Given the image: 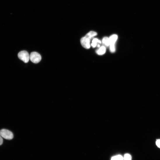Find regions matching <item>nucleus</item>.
Returning a JSON list of instances; mask_svg holds the SVG:
<instances>
[{"label":"nucleus","instance_id":"nucleus-1","mask_svg":"<svg viewBox=\"0 0 160 160\" xmlns=\"http://www.w3.org/2000/svg\"><path fill=\"white\" fill-rule=\"evenodd\" d=\"M18 57L19 59L25 63H27L30 59V55L27 51H25L19 52L18 54Z\"/></svg>","mask_w":160,"mask_h":160},{"label":"nucleus","instance_id":"nucleus-2","mask_svg":"<svg viewBox=\"0 0 160 160\" xmlns=\"http://www.w3.org/2000/svg\"><path fill=\"white\" fill-rule=\"evenodd\" d=\"M118 39V36L115 34L111 35L109 38L110 42V50L111 53H113L115 51V44Z\"/></svg>","mask_w":160,"mask_h":160},{"label":"nucleus","instance_id":"nucleus-3","mask_svg":"<svg viewBox=\"0 0 160 160\" xmlns=\"http://www.w3.org/2000/svg\"><path fill=\"white\" fill-rule=\"evenodd\" d=\"M41 55L36 52H32L30 55V60L34 64L39 63L41 61Z\"/></svg>","mask_w":160,"mask_h":160},{"label":"nucleus","instance_id":"nucleus-4","mask_svg":"<svg viewBox=\"0 0 160 160\" xmlns=\"http://www.w3.org/2000/svg\"><path fill=\"white\" fill-rule=\"evenodd\" d=\"M0 135L2 137L9 140H11L13 138V133L11 131L6 129H2L0 131Z\"/></svg>","mask_w":160,"mask_h":160},{"label":"nucleus","instance_id":"nucleus-5","mask_svg":"<svg viewBox=\"0 0 160 160\" xmlns=\"http://www.w3.org/2000/svg\"><path fill=\"white\" fill-rule=\"evenodd\" d=\"M91 39L85 36L82 38L81 40V43L82 46L86 49L90 48V42Z\"/></svg>","mask_w":160,"mask_h":160},{"label":"nucleus","instance_id":"nucleus-6","mask_svg":"<svg viewBox=\"0 0 160 160\" xmlns=\"http://www.w3.org/2000/svg\"><path fill=\"white\" fill-rule=\"evenodd\" d=\"M106 52V48L104 46H102L96 51V53L98 55H101L105 54Z\"/></svg>","mask_w":160,"mask_h":160},{"label":"nucleus","instance_id":"nucleus-7","mask_svg":"<svg viewBox=\"0 0 160 160\" xmlns=\"http://www.w3.org/2000/svg\"><path fill=\"white\" fill-rule=\"evenodd\" d=\"M102 43L107 47L109 46L110 45L109 38L107 37H104L102 40Z\"/></svg>","mask_w":160,"mask_h":160},{"label":"nucleus","instance_id":"nucleus-8","mask_svg":"<svg viewBox=\"0 0 160 160\" xmlns=\"http://www.w3.org/2000/svg\"><path fill=\"white\" fill-rule=\"evenodd\" d=\"M97 35V33L96 32L91 31L87 33L85 36L91 39L92 38Z\"/></svg>","mask_w":160,"mask_h":160},{"label":"nucleus","instance_id":"nucleus-9","mask_svg":"<svg viewBox=\"0 0 160 160\" xmlns=\"http://www.w3.org/2000/svg\"><path fill=\"white\" fill-rule=\"evenodd\" d=\"M97 43L101 44V42L98 39L94 38L93 40L91 46L93 48H95L96 46Z\"/></svg>","mask_w":160,"mask_h":160},{"label":"nucleus","instance_id":"nucleus-10","mask_svg":"<svg viewBox=\"0 0 160 160\" xmlns=\"http://www.w3.org/2000/svg\"><path fill=\"white\" fill-rule=\"evenodd\" d=\"M132 156L131 155L128 154H126L124 156V160H131Z\"/></svg>","mask_w":160,"mask_h":160},{"label":"nucleus","instance_id":"nucleus-11","mask_svg":"<svg viewBox=\"0 0 160 160\" xmlns=\"http://www.w3.org/2000/svg\"><path fill=\"white\" fill-rule=\"evenodd\" d=\"M117 160H124V158L121 155H118L116 156Z\"/></svg>","mask_w":160,"mask_h":160},{"label":"nucleus","instance_id":"nucleus-12","mask_svg":"<svg viewBox=\"0 0 160 160\" xmlns=\"http://www.w3.org/2000/svg\"><path fill=\"white\" fill-rule=\"evenodd\" d=\"M156 144L157 146L160 148V139H158L156 142Z\"/></svg>","mask_w":160,"mask_h":160},{"label":"nucleus","instance_id":"nucleus-13","mask_svg":"<svg viewBox=\"0 0 160 160\" xmlns=\"http://www.w3.org/2000/svg\"><path fill=\"white\" fill-rule=\"evenodd\" d=\"M3 142V140L2 137L0 135V145H2Z\"/></svg>","mask_w":160,"mask_h":160},{"label":"nucleus","instance_id":"nucleus-14","mask_svg":"<svg viewBox=\"0 0 160 160\" xmlns=\"http://www.w3.org/2000/svg\"><path fill=\"white\" fill-rule=\"evenodd\" d=\"M111 160H116V156L112 157L111 158Z\"/></svg>","mask_w":160,"mask_h":160},{"label":"nucleus","instance_id":"nucleus-15","mask_svg":"<svg viewBox=\"0 0 160 160\" xmlns=\"http://www.w3.org/2000/svg\"><path fill=\"white\" fill-rule=\"evenodd\" d=\"M100 46L99 45H98V47H100Z\"/></svg>","mask_w":160,"mask_h":160}]
</instances>
